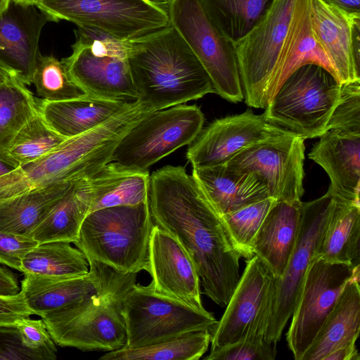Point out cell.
<instances>
[{"label": "cell", "instance_id": "6da1fadb", "mask_svg": "<svg viewBox=\"0 0 360 360\" xmlns=\"http://www.w3.org/2000/svg\"><path fill=\"white\" fill-rule=\"evenodd\" d=\"M153 224L174 237L192 259L203 293L227 305L240 278L239 259L221 214L195 178L167 165L150 176Z\"/></svg>", "mask_w": 360, "mask_h": 360}, {"label": "cell", "instance_id": "7a4b0ae2", "mask_svg": "<svg viewBox=\"0 0 360 360\" xmlns=\"http://www.w3.org/2000/svg\"><path fill=\"white\" fill-rule=\"evenodd\" d=\"M128 44L137 101L152 111L214 93L205 68L171 25Z\"/></svg>", "mask_w": 360, "mask_h": 360}, {"label": "cell", "instance_id": "3957f363", "mask_svg": "<svg viewBox=\"0 0 360 360\" xmlns=\"http://www.w3.org/2000/svg\"><path fill=\"white\" fill-rule=\"evenodd\" d=\"M129 125L115 114L96 127L67 139L51 152L0 176V202L61 181L89 179L110 162Z\"/></svg>", "mask_w": 360, "mask_h": 360}, {"label": "cell", "instance_id": "277c9868", "mask_svg": "<svg viewBox=\"0 0 360 360\" xmlns=\"http://www.w3.org/2000/svg\"><path fill=\"white\" fill-rule=\"evenodd\" d=\"M136 275L114 269L102 292L93 299L42 316L54 342L82 351L111 352L124 347L127 338L123 300L136 283Z\"/></svg>", "mask_w": 360, "mask_h": 360}, {"label": "cell", "instance_id": "5b68a950", "mask_svg": "<svg viewBox=\"0 0 360 360\" xmlns=\"http://www.w3.org/2000/svg\"><path fill=\"white\" fill-rule=\"evenodd\" d=\"M153 225L148 202L101 208L88 213L73 243L87 261L122 273L148 271Z\"/></svg>", "mask_w": 360, "mask_h": 360}, {"label": "cell", "instance_id": "8992f818", "mask_svg": "<svg viewBox=\"0 0 360 360\" xmlns=\"http://www.w3.org/2000/svg\"><path fill=\"white\" fill-rule=\"evenodd\" d=\"M340 87L324 68L303 65L281 84L262 115L268 123L304 140L319 137L326 131Z\"/></svg>", "mask_w": 360, "mask_h": 360}, {"label": "cell", "instance_id": "52a82bcc", "mask_svg": "<svg viewBox=\"0 0 360 360\" xmlns=\"http://www.w3.org/2000/svg\"><path fill=\"white\" fill-rule=\"evenodd\" d=\"M77 27L72 53L61 60L72 80L89 95L124 102L137 101L128 60V41Z\"/></svg>", "mask_w": 360, "mask_h": 360}, {"label": "cell", "instance_id": "ba28073f", "mask_svg": "<svg viewBox=\"0 0 360 360\" xmlns=\"http://www.w3.org/2000/svg\"><path fill=\"white\" fill-rule=\"evenodd\" d=\"M50 21L67 20L124 41L170 25L166 4L148 0H37Z\"/></svg>", "mask_w": 360, "mask_h": 360}, {"label": "cell", "instance_id": "9c48e42d", "mask_svg": "<svg viewBox=\"0 0 360 360\" xmlns=\"http://www.w3.org/2000/svg\"><path fill=\"white\" fill-rule=\"evenodd\" d=\"M204 122L196 105L184 103L150 112L123 136L110 162L127 169L148 172L155 162L189 145Z\"/></svg>", "mask_w": 360, "mask_h": 360}, {"label": "cell", "instance_id": "30bf717a", "mask_svg": "<svg viewBox=\"0 0 360 360\" xmlns=\"http://www.w3.org/2000/svg\"><path fill=\"white\" fill-rule=\"evenodd\" d=\"M122 313L127 348L148 345L194 331H212L218 321L206 309H196L158 292L150 284L136 283L124 296Z\"/></svg>", "mask_w": 360, "mask_h": 360}, {"label": "cell", "instance_id": "8fae6325", "mask_svg": "<svg viewBox=\"0 0 360 360\" xmlns=\"http://www.w3.org/2000/svg\"><path fill=\"white\" fill-rule=\"evenodd\" d=\"M170 25L198 58L214 93L238 103L244 98L234 44L210 21L199 0H169Z\"/></svg>", "mask_w": 360, "mask_h": 360}, {"label": "cell", "instance_id": "7c38bea8", "mask_svg": "<svg viewBox=\"0 0 360 360\" xmlns=\"http://www.w3.org/2000/svg\"><path fill=\"white\" fill-rule=\"evenodd\" d=\"M297 0H274L262 20L234 44L246 104L265 108Z\"/></svg>", "mask_w": 360, "mask_h": 360}, {"label": "cell", "instance_id": "4fadbf2b", "mask_svg": "<svg viewBox=\"0 0 360 360\" xmlns=\"http://www.w3.org/2000/svg\"><path fill=\"white\" fill-rule=\"evenodd\" d=\"M335 200L328 192L302 203L297 240L283 273L274 278L271 313L265 340L276 345L291 318L305 274L316 257L333 208Z\"/></svg>", "mask_w": 360, "mask_h": 360}, {"label": "cell", "instance_id": "5bb4252c", "mask_svg": "<svg viewBox=\"0 0 360 360\" xmlns=\"http://www.w3.org/2000/svg\"><path fill=\"white\" fill-rule=\"evenodd\" d=\"M360 264L330 262L315 257L301 285L286 334L289 349L302 358L332 311L346 284L359 277Z\"/></svg>", "mask_w": 360, "mask_h": 360}, {"label": "cell", "instance_id": "9a60e30c", "mask_svg": "<svg viewBox=\"0 0 360 360\" xmlns=\"http://www.w3.org/2000/svg\"><path fill=\"white\" fill-rule=\"evenodd\" d=\"M304 139L285 131L250 146L226 165L257 176L276 201H300L304 192Z\"/></svg>", "mask_w": 360, "mask_h": 360}, {"label": "cell", "instance_id": "2e32d148", "mask_svg": "<svg viewBox=\"0 0 360 360\" xmlns=\"http://www.w3.org/2000/svg\"><path fill=\"white\" fill-rule=\"evenodd\" d=\"M285 130L268 123L252 110L217 119L189 144L186 158L193 168L225 165L250 146Z\"/></svg>", "mask_w": 360, "mask_h": 360}, {"label": "cell", "instance_id": "e0dca14e", "mask_svg": "<svg viewBox=\"0 0 360 360\" xmlns=\"http://www.w3.org/2000/svg\"><path fill=\"white\" fill-rule=\"evenodd\" d=\"M49 17L34 4L11 1L0 15V70L25 85L32 84L39 39Z\"/></svg>", "mask_w": 360, "mask_h": 360}, {"label": "cell", "instance_id": "ac0fdd59", "mask_svg": "<svg viewBox=\"0 0 360 360\" xmlns=\"http://www.w3.org/2000/svg\"><path fill=\"white\" fill-rule=\"evenodd\" d=\"M150 285L161 294L205 310L198 274L189 255L171 234L153 225L148 250Z\"/></svg>", "mask_w": 360, "mask_h": 360}, {"label": "cell", "instance_id": "d6986e66", "mask_svg": "<svg viewBox=\"0 0 360 360\" xmlns=\"http://www.w3.org/2000/svg\"><path fill=\"white\" fill-rule=\"evenodd\" d=\"M88 262L89 271L84 276L57 277L24 274L20 292L32 314L41 317L79 306L99 295L114 269L94 260Z\"/></svg>", "mask_w": 360, "mask_h": 360}, {"label": "cell", "instance_id": "ffe728a7", "mask_svg": "<svg viewBox=\"0 0 360 360\" xmlns=\"http://www.w3.org/2000/svg\"><path fill=\"white\" fill-rule=\"evenodd\" d=\"M274 278L257 256L248 259L223 316L211 331V349L243 338L273 292Z\"/></svg>", "mask_w": 360, "mask_h": 360}, {"label": "cell", "instance_id": "44dd1931", "mask_svg": "<svg viewBox=\"0 0 360 360\" xmlns=\"http://www.w3.org/2000/svg\"><path fill=\"white\" fill-rule=\"evenodd\" d=\"M311 148L309 158L322 167L335 200L360 205V134L326 130Z\"/></svg>", "mask_w": 360, "mask_h": 360}, {"label": "cell", "instance_id": "7402d4cb", "mask_svg": "<svg viewBox=\"0 0 360 360\" xmlns=\"http://www.w3.org/2000/svg\"><path fill=\"white\" fill-rule=\"evenodd\" d=\"M301 200L276 201L252 241L254 255L270 270L274 278L284 271L294 248L300 229Z\"/></svg>", "mask_w": 360, "mask_h": 360}, {"label": "cell", "instance_id": "603a6c76", "mask_svg": "<svg viewBox=\"0 0 360 360\" xmlns=\"http://www.w3.org/2000/svg\"><path fill=\"white\" fill-rule=\"evenodd\" d=\"M192 176L221 215L269 197L257 176L231 169L226 164L193 168Z\"/></svg>", "mask_w": 360, "mask_h": 360}, {"label": "cell", "instance_id": "cb8c5ba5", "mask_svg": "<svg viewBox=\"0 0 360 360\" xmlns=\"http://www.w3.org/2000/svg\"><path fill=\"white\" fill-rule=\"evenodd\" d=\"M86 94L71 100H38L39 111L46 124L65 139L84 134L100 125L127 103Z\"/></svg>", "mask_w": 360, "mask_h": 360}, {"label": "cell", "instance_id": "d4e9b609", "mask_svg": "<svg viewBox=\"0 0 360 360\" xmlns=\"http://www.w3.org/2000/svg\"><path fill=\"white\" fill-rule=\"evenodd\" d=\"M310 3L314 37L333 66L338 80L344 83L360 79L352 54V18L320 0H310Z\"/></svg>", "mask_w": 360, "mask_h": 360}, {"label": "cell", "instance_id": "484cf974", "mask_svg": "<svg viewBox=\"0 0 360 360\" xmlns=\"http://www.w3.org/2000/svg\"><path fill=\"white\" fill-rule=\"evenodd\" d=\"M360 330L359 277L344 288L302 360H325L333 351L356 344Z\"/></svg>", "mask_w": 360, "mask_h": 360}, {"label": "cell", "instance_id": "4316f807", "mask_svg": "<svg viewBox=\"0 0 360 360\" xmlns=\"http://www.w3.org/2000/svg\"><path fill=\"white\" fill-rule=\"evenodd\" d=\"M307 63H314L324 68L338 79L333 66L314 37L310 0H297L279 55L271 98L291 73Z\"/></svg>", "mask_w": 360, "mask_h": 360}, {"label": "cell", "instance_id": "83f0119b", "mask_svg": "<svg viewBox=\"0 0 360 360\" xmlns=\"http://www.w3.org/2000/svg\"><path fill=\"white\" fill-rule=\"evenodd\" d=\"M89 212L118 205H135L148 201L149 172L127 169L109 162L89 179Z\"/></svg>", "mask_w": 360, "mask_h": 360}, {"label": "cell", "instance_id": "f1b7e54d", "mask_svg": "<svg viewBox=\"0 0 360 360\" xmlns=\"http://www.w3.org/2000/svg\"><path fill=\"white\" fill-rule=\"evenodd\" d=\"M74 182L55 183L1 202L0 231L31 237Z\"/></svg>", "mask_w": 360, "mask_h": 360}, {"label": "cell", "instance_id": "f546056e", "mask_svg": "<svg viewBox=\"0 0 360 360\" xmlns=\"http://www.w3.org/2000/svg\"><path fill=\"white\" fill-rule=\"evenodd\" d=\"M91 191L89 179L71 184L58 202L34 229L31 238L38 243L51 241L74 243L89 212Z\"/></svg>", "mask_w": 360, "mask_h": 360}, {"label": "cell", "instance_id": "4dcf8cb0", "mask_svg": "<svg viewBox=\"0 0 360 360\" xmlns=\"http://www.w3.org/2000/svg\"><path fill=\"white\" fill-rule=\"evenodd\" d=\"M359 238L360 205L335 200L316 257L360 264Z\"/></svg>", "mask_w": 360, "mask_h": 360}, {"label": "cell", "instance_id": "1f68e13d", "mask_svg": "<svg viewBox=\"0 0 360 360\" xmlns=\"http://www.w3.org/2000/svg\"><path fill=\"white\" fill-rule=\"evenodd\" d=\"M214 25L233 44L265 16L274 0H199Z\"/></svg>", "mask_w": 360, "mask_h": 360}, {"label": "cell", "instance_id": "d6a6232c", "mask_svg": "<svg viewBox=\"0 0 360 360\" xmlns=\"http://www.w3.org/2000/svg\"><path fill=\"white\" fill-rule=\"evenodd\" d=\"M86 256L65 241L39 243L24 257L21 272L39 276L71 277L89 273Z\"/></svg>", "mask_w": 360, "mask_h": 360}, {"label": "cell", "instance_id": "836d02e7", "mask_svg": "<svg viewBox=\"0 0 360 360\" xmlns=\"http://www.w3.org/2000/svg\"><path fill=\"white\" fill-rule=\"evenodd\" d=\"M211 331L187 333L154 344L107 352L101 360H198L207 351Z\"/></svg>", "mask_w": 360, "mask_h": 360}, {"label": "cell", "instance_id": "e575fe53", "mask_svg": "<svg viewBox=\"0 0 360 360\" xmlns=\"http://www.w3.org/2000/svg\"><path fill=\"white\" fill-rule=\"evenodd\" d=\"M38 111V100L18 79L0 82V148L8 146L20 128Z\"/></svg>", "mask_w": 360, "mask_h": 360}, {"label": "cell", "instance_id": "d590c367", "mask_svg": "<svg viewBox=\"0 0 360 360\" xmlns=\"http://www.w3.org/2000/svg\"><path fill=\"white\" fill-rule=\"evenodd\" d=\"M65 139L46 124L38 109L15 135L8 151L21 165L51 152Z\"/></svg>", "mask_w": 360, "mask_h": 360}, {"label": "cell", "instance_id": "8d00e7d4", "mask_svg": "<svg viewBox=\"0 0 360 360\" xmlns=\"http://www.w3.org/2000/svg\"><path fill=\"white\" fill-rule=\"evenodd\" d=\"M32 84L37 94L49 102L71 100L86 94L72 80L62 60L53 56L39 55Z\"/></svg>", "mask_w": 360, "mask_h": 360}, {"label": "cell", "instance_id": "74e56055", "mask_svg": "<svg viewBox=\"0 0 360 360\" xmlns=\"http://www.w3.org/2000/svg\"><path fill=\"white\" fill-rule=\"evenodd\" d=\"M276 200L269 197L221 215L233 246L240 257L254 256V238L268 212Z\"/></svg>", "mask_w": 360, "mask_h": 360}, {"label": "cell", "instance_id": "f35d334b", "mask_svg": "<svg viewBox=\"0 0 360 360\" xmlns=\"http://www.w3.org/2000/svg\"><path fill=\"white\" fill-rule=\"evenodd\" d=\"M360 134V79L341 83L337 105L326 130Z\"/></svg>", "mask_w": 360, "mask_h": 360}, {"label": "cell", "instance_id": "ab89813d", "mask_svg": "<svg viewBox=\"0 0 360 360\" xmlns=\"http://www.w3.org/2000/svg\"><path fill=\"white\" fill-rule=\"evenodd\" d=\"M276 356V345L265 339L243 337L238 341L211 349L206 360H274Z\"/></svg>", "mask_w": 360, "mask_h": 360}, {"label": "cell", "instance_id": "60d3db41", "mask_svg": "<svg viewBox=\"0 0 360 360\" xmlns=\"http://www.w3.org/2000/svg\"><path fill=\"white\" fill-rule=\"evenodd\" d=\"M22 345L37 360L56 359L57 349L44 321L22 318L15 323Z\"/></svg>", "mask_w": 360, "mask_h": 360}, {"label": "cell", "instance_id": "b9f144b4", "mask_svg": "<svg viewBox=\"0 0 360 360\" xmlns=\"http://www.w3.org/2000/svg\"><path fill=\"white\" fill-rule=\"evenodd\" d=\"M38 244L31 237L0 231V263L20 271L24 257Z\"/></svg>", "mask_w": 360, "mask_h": 360}, {"label": "cell", "instance_id": "7bdbcfd3", "mask_svg": "<svg viewBox=\"0 0 360 360\" xmlns=\"http://www.w3.org/2000/svg\"><path fill=\"white\" fill-rule=\"evenodd\" d=\"M0 359H34L35 356L21 344L15 324L0 325Z\"/></svg>", "mask_w": 360, "mask_h": 360}, {"label": "cell", "instance_id": "ee69618b", "mask_svg": "<svg viewBox=\"0 0 360 360\" xmlns=\"http://www.w3.org/2000/svg\"><path fill=\"white\" fill-rule=\"evenodd\" d=\"M32 314L21 292L13 296H0V325L15 324Z\"/></svg>", "mask_w": 360, "mask_h": 360}, {"label": "cell", "instance_id": "f6af8a7d", "mask_svg": "<svg viewBox=\"0 0 360 360\" xmlns=\"http://www.w3.org/2000/svg\"><path fill=\"white\" fill-rule=\"evenodd\" d=\"M20 292L18 278L7 269L0 266V296H13Z\"/></svg>", "mask_w": 360, "mask_h": 360}, {"label": "cell", "instance_id": "bcb514c9", "mask_svg": "<svg viewBox=\"0 0 360 360\" xmlns=\"http://www.w3.org/2000/svg\"><path fill=\"white\" fill-rule=\"evenodd\" d=\"M351 48L354 68L360 75V16L352 19Z\"/></svg>", "mask_w": 360, "mask_h": 360}, {"label": "cell", "instance_id": "7dc6e473", "mask_svg": "<svg viewBox=\"0 0 360 360\" xmlns=\"http://www.w3.org/2000/svg\"><path fill=\"white\" fill-rule=\"evenodd\" d=\"M350 18L360 16V0H320Z\"/></svg>", "mask_w": 360, "mask_h": 360}, {"label": "cell", "instance_id": "c3c4849f", "mask_svg": "<svg viewBox=\"0 0 360 360\" xmlns=\"http://www.w3.org/2000/svg\"><path fill=\"white\" fill-rule=\"evenodd\" d=\"M356 344L340 347L330 352L325 360H359Z\"/></svg>", "mask_w": 360, "mask_h": 360}, {"label": "cell", "instance_id": "681fc988", "mask_svg": "<svg viewBox=\"0 0 360 360\" xmlns=\"http://www.w3.org/2000/svg\"><path fill=\"white\" fill-rule=\"evenodd\" d=\"M20 166V164L10 155L8 150L0 148V176H4Z\"/></svg>", "mask_w": 360, "mask_h": 360}, {"label": "cell", "instance_id": "f907efd6", "mask_svg": "<svg viewBox=\"0 0 360 360\" xmlns=\"http://www.w3.org/2000/svg\"><path fill=\"white\" fill-rule=\"evenodd\" d=\"M11 0H0V15H1L8 7Z\"/></svg>", "mask_w": 360, "mask_h": 360}, {"label": "cell", "instance_id": "816d5d0a", "mask_svg": "<svg viewBox=\"0 0 360 360\" xmlns=\"http://www.w3.org/2000/svg\"><path fill=\"white\" fill-rule=\"evenodd\" d=\"M16 3L22 4H34L37 0H12Z\"/></svg>", "mask_w": 360, "mask_h": 360}, {"label": "cell", "instance_id": "f5cc1de1", "mask_svg": "<svg viewBox=\"0 0 360 360\" xmlns=\"http://www.w3.org/2000/svg\"><path fill=\"white\" fill-rule=\"evenodd\" d=\"M9 75L0 70V82L5 80Z\"/></svg>", "mask_w": 360, "mask_h": 360}, {"label": "cell", "instance_id": "db71d44e", "mask_svg": "<svg viewBox=\"0 0 360 360\" xmlns=\"http://www.w3.org/2000/svg\"><path fill=\"white\" fill-rule=\"evenodd\" d=\"M149 1H151L153 3L159 4H166V3L169 0H148Z\"/></svg>", "mask_w": 360, "mask_h": 360}]
</instances>
